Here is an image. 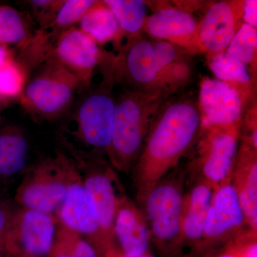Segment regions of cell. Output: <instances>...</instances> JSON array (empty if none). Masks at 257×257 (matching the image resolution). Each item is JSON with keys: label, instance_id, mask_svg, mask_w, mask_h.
Listing matches in <instances>:
<instances>
[{"label": "cell", "instance_id": "obj_1", "mask_svg": "<svg viewBox=\"0 0 257 257\" xmlns=\"http://www.w3.org/2000/svg\"><path fill=\"white\" fill-rule=\"evenodd\" d=\"M201 125L197 102L192 97H169L164 101L132 168L138 202L159 181L178 168L197 143Z\"/></svg>", "mask_w": 257, "mask_h": 257}, {"label": "cell", "instance_id": "obj_2", "mask_svg": "<svg viewBox=\"0 0 257 257\" xmlns=\"http://www.w3.org/2000/svg\"><path fill=\"white\" fill-rule=\"evenodd\" d=\"M99 67L102 79L89 91L61 125L58 138L75 162L107 160L114 124L115 84L110 60L104 55Z\"/></svg>", "mask_w": 257, "mask_h": 257}, {"label": "cell", "instance_id": "obj_3", "mask_svg": "<svg viewBox=\"0 0 257 257\" xmlns=\"http://www.w3.org/2000/svg\"><path fill=\"white\" fill-rule=\"evenodd\" d=\"M174 92L124 89L115 98L114 124L107 160L115 170H132L145 143L157 111Z\"/></svg>", "mask_w": 257, "mask_h": 257}, {"label": "cell", "instance_id": "obj_4", "mask_svg": "<svg viewBox=\"0 0 257 257\" xmlns=\"http://www.w3.org/2000/svg\"><path fill=\"white\" fill-rule=\"evenodd\" d=\"M185 169L170 172L139 202L150 231L151 243L161 257H182V214Z\"/></svg>", "mask_w": 257, "mask_h": 257}, {"label": "cell", "instance_id": "obj_5", "mask_svg": "<svg viewBox=\"0 0 257 257\" xmlns=\"http://www.w3.org/2000/svg\"><path fill=\"white\" fill-rule=\"evenodd\" d=\"M82 87L73 74L50 57L30 74L19 99L25 114L42 124L62 117Z\"/></svg>", "mask_w": 257, "mask_h": 257}, {"label": "cell", "instance_id": "obj_6", "mask_svg": "<svg viewBox=\"0 0 257 257\" xmlns=\"http://www.w3.org/2000/svg\"><path fill=\"white\" fill-rule=\"evenodd\" d=\"M241 124L201 126L185 168L187 181L199 179L214 190L231 182L239 150Z\"/></svg>", "mask_w": 257, "mask_h": 257}, {"label": "cell", "instance_id": "obj_7", "mask_svg": "<svg viewBox=\"0 0 257 257\" xmlns=\"http://www.w3.org/2000/svg\"><path fill=\"white\" fill-rule=\"evenodd\" d=\"M77 171L71 157L57 151L55 156L42 159L26 168L15 192V202L19 207L55 215Z\"/></svg>", "mask_w": 257, "mask_h": 257}, {"label": "cell", "instance_id": "obj_8", "mask_svg": "<svg viewBox=\"0 0 257 257\" xmlns=\"http://www.w3.org/2000/svg\"><path fill=\"white\" fill-rule=\"evenodd\" d=\"M115 84L125 89L140 92L169 91L177 89L157 69L153 57V42L141 34L127 37L116 55L109 54Z\"/></svg>", "mask_w": 257, "mask_h": 257}, {"label": "cell", "instance_id": "obj_9", "mask_svg": "<svg viewBox=\"0 0 257 257\" xmlns=\"http://www.w3.org/2000/svg\"><path fill=\"white\" fill-rule=\"evenodd\" d=\"M75 164L95 209L99 230V243L96 251L99 256L107 248L116 246L114 219L118 195L122 186L108 160Z\"/></svg>", "mask_w": 257, "mask_h": 257}, {"label": "cell", "instance_id": "obj_10", "mask_svg": "<svg viewBox=\"0 0 257 257\" xmlns=\"http://www.w3.org/2000/svg\"><path fill=\"white\" fill-rule=\"evenodd\" d=\"M250 229L231 182L214 191L197 257H204Z\"/></svg>", "mask_w": 257, "mask_h": 257}, {"label": "cell", "instance_id": "obj_11", "mask_svg": "<svg viewBox=\"0 0 257 257\" xmlns=\"http://www.w3.org/2000/svg\"><path fill=\"white\" fill-rule=\"evenodd\" d=\"M95 3L92 0H65L50 23L35 29L28 42L19 50L16 57L28 77L50 58L61 35L69 28L76 26Z\"/></svg>", "mask_w": 257, "mask_h": 257}, {"label": "cell", "instance_id": "obj_12", "mask_svg": "<svg viewBox=\"0 0 257 257\" xmlns=\"http://www.w3.org/2000/svg\"><path fill=\"white\" fill-rule=\"evenodd\" d=\"M59 221L54 214L19 207L14 209L10 230L13 257H48Z\"/></svg>", "mask_w": 257, "mask_h": 257}, {"label": "cell", "instance_id": "obj_13", "mask_svg": "<svg viewBox=\"0 0 257 257\" xmlns=\"http://www.w3.org/2000/svg\"><path fill=\"white\" fill-rule=\"evenodd\" d=\"M248 101L236 86L204 77L197 102L202 126L241 124Z\"/></svg>", "mask_w": 257, "mask_h": 257}, {"label": "cell", "instance_id": "obj_14", "mask_svg": "<svg viewBox=\"0 0 257 257\" xmlns=\"http://www.w3.org/2000/svg\"><path fill=\"white\" fill-rule=\"evenodd\" d=\"M243 1L216 2L209 7L198 24L197 45L199 53L207 56L223 52L241 28Z\"/></svg>", "mask_w": 257, "mask_h": 257}, {"label": "cell", "instance_id": "obj_15", "mask_svg": "<svg viewBox=\"0 0 257 257\" xmlns=\"http://www.w3.org/2000/svg\"><path fill=\"white\" fill-rule=\"evenodd\" d=\"M102 56L103 51L95 42L73 26L61 35L51 57L73 74L83 88H89Z\"/></svg>", "mask_w": 257, "mask_h": 257}, {"label": "cell", "instance_id": "obj_16", "mask_svg": "<svg viewBox=\"0 0 257 257\" xmlns=\"http://www.w3.org/2000/svg\"><path fill=\"white\" fill-rule=\"evenodd\" d=\"M55 216L59 222L82 235L96 249L99 243L97 217L78 169Z\"/></svg>", "mask_w": 257, "mask_h": 257}, {"label": "cell", "instance_id": "obj_17", "mask_svg": "<svg viewBox=\"0 0 257 257\" xmlns=\"http://www.w3.org/2000/svg\"><path fill=\"white\" fill-rule=\"evenodd\" d=\"M115 241L120 251L137 256L150 252V231L141 208L121 189L118 195L115 215Z\"/></svg>", "mask_w": 257, "mask_h": 257}, {"label": "cell", "instance_id": "obj_18", "mask_svg": "<svg viewBox=\"0 0 257 257\" xmlns=\"http://www.w3.org/2000/svg\"><path fill=\"white\" fill-rule=\"evenodd\" d=\"M192 181L190 188L184 195L182 257H197L211 199L215 191L204 181L199 179Z\"/></svg>", "mask_w": 257, "mask_h": 257}, {"label": "cell", "instance_id": "obj_19", "mask_svg": "<svg viewBox=\"0 0 257 257\" xmlns=\"http://www.w3.org/2000/svg\"><path fill=\"white\" fill-rule=\"evenodd\" d=\"M198 24L189 12L179 8H163L147 17L143 30L150 36L199 53L197 45Z\"/></svg>", "mask_w": 257, "mask_h": 257}, {"label": "cell", "instance_id": "obj_20", "mask_svg": "<svg viewBox=\"0 0 257 257\" xmlns=\"http://www.w3.org/2000/svg\"><path fill=\"white\" fill-rule=\"evenodd\" d=\"M246 225L257 231V149L241 141L231 177Z\"/></svg>", "mask_w": 257, "mask_h": 257}, {"label": "cell", "instance_id": "obj_21", "mask_svg": "<svg viewBox=\"0 0 257 257\" xmlns=\"http://www.w3.org/2000/svg\"><path fill=\"white\" fill-rule=\"evenodd\" d=\"M77 25L99 47L111 42H115L117 49L121 45L123 35L119 25L111 10L103 1H96Z\"/></svg>", "mask_w": 257, "mask_h": 257}, {"label": "cell", "instance_id": "obj_22", "mask_svg": "<svg viewBox=\"0 0 257 257\" xmlns=\"http://www.w3.org/2000/svg\"><path fill=\"white\" fill-rule=\"evenodd\" d=\"M28 144L23 132L16 126L0 131V178H9L26 170Z\"/></svg>", "mask_w": 257, "mask_h": 257}, {"label": "cell", "instance_id": "obj_23", "mask_svg": "<svg viewBox=\"0 0 257 257\" xmlns=\"http://www.w3.org/2000/svg\"><path fill=\"white\" fill-rule=\"evenodd\" d=\"M207 60L216 79L236 86L248 101L251 94V76L246 64L226 50L207 56Z\"/></svg>", "mask_w": 257, "mask_h": 257}, {"label": "cell", "instance_id": "obj_24", "mask_svg": "<svg viewBox=\"0 0 257 257\" xmlns=\"http://www.w3.org/2000/svg\"><path fill=\"white\" fill-rule=\"evenodd\" d=\"M28 13L0 5V44L20 50L28 42L35 31Z\"/></svg>", "mask_w": 257, "mask_h": 257}, {"label": "cell", "instance_id": "obj_25", "mask_svg": "<svg viewBox=\"0 0 257 257\" xmlns=\"http://www.w3.org/2000/svg\"><path fill=\"white\" fill-rule=\"evenodd\" d=\"M114 14L123 37L140 35L146 21L147 3L142 0H104Z\"/></svg>", "mask_w": 257, "mask_h": 257}, {"label": "cell", "instance_id": "obj_26", "mask_svg": "<svg viewBox=\"0 0 257 257\" xmlns=\"http://www.w3.org/2000/svg\"><path fill=\"white\" fill-rule=\"evenodd\" d=\"M48 257H99L87 239L59 222Z\"/></svg>", "mask_w": 257, "mask_h": 257}, {"label": "cell", "instance_id": "obj_27", "mask_svg": "<svg viewBox=\"0 0 257 257\" xmlns=\"http://www.w3.org/2000/svg\"><path fill=\"white\" fill-rule=\"evenodd\" d=\"M226 52L244 64L256 69L257 51L256 28L243 23L233 37Z\"/></svg>", "mask_w": 257, "mask_h": 257}, {"label": "cell", "instance_id": "obj_28", "mask_svg": "<svg viewBox=\"0 0 257 257\" xmlns=\"http://www.w3.org/2000/svg\"><path fill=\"white\" fill-rule=\"evenodd\" d=\"M204 257H257V231L247 229Z\"/></svg>", "mask_w": 257, "mask_h": 257}, {"label": "cell", "instance_id": "obj_29", "mask_svg": "<svg viewBox=\"0 0 257 257\" xmlns=\"http://www.w3.org/2000/svg\"><path fill=\"white\" fill-rule=\"evenodd\" d=\"M64 3V0H31L25 1L30 11L32 20L34 24H37V28L45 26L50 23Z\"/></svg>", "mask_w": 257, "mask_h": 257}, {"label": "cell", "instance_id": "obj_30", "mask_svg": "<svg viewBox=\"0 0 257 257\" xmlns=\"http://www.w3.org/2000/svg\"><path fill=\"white\" fill-rule=\"evenodd\" d=\"M15 208L0 200V257L12 256L10 246V230Z\"/></svg>", "mask_w": 257, "mask_h": 257}, {"label": "cell", "instance_id": "obj_31", "mask_svg": "<svg viewBox=\"0 0 257 257\" xmlns=\"http://www.w3.org/2000/svg\"><path fill=\"white\" fill-rule=\"evenodd\" d=\"M243 22L251 26H257V1L246 0L243 1Z\"/></svg>", "mask_w": 257, "mask_h": 257}, {"label": "cell", "instance_id": "obj_32", "mask_svg": "<svg viewBox=\"0 0 257 257\" xmlns=\"http://www.w3.org/2000/svg\"><path fill=\"white\" fill-rule=\"evenodd\" d=\"M99 257H155L152 256L150 252L145 253V254L140 255V256H132L124 254V253L120 251L117 246H112L106 249L102 253L99 255Z\"/></svg>", "mask_w": 257, "mask_h": 257}, {"label": "cell", "instance_id": "obj_33", "mask_svg": "<svg viewBox=\"0 0 257 257\" xmlns=\"http://www.w3.org/2000/svg\"><path fill=\"white\" fill-rule=\"evenodd\" d=\"M16 59L11 49L0 44V67Z\"/></svg>", "mask_w": 257, "mask_h": 257}, {"label": "cell", "instance_id": "obj_34", "mask_svg": "<svg viewBox=\"0 0 257 257\" xmlns=\"http://www.w3.org/2000/svg\"><path fill=\"white\" fill-rule=\"evenodd\" d=\"M13 99H10V98L6 97V96H3V94L0 93V113L2 112L7 106L9 104L10 101ZM1 118V117H0Z\"/></svg>", "mask_w": 257, "mask_h": 257}, {"label": "cell", "instance_id": "obj_35", "mask_svg": "<svg viewBox=\"0 0 257 257\" xmlns=\"http://www.w3.org/2000/svg\"><path fill=\"white\" fill-rule=\"evenodd\" d=\"M0 68H1V67H0Z\"/></svg>", "mask_w": 257, "mask_h": 257}]
</instances>
